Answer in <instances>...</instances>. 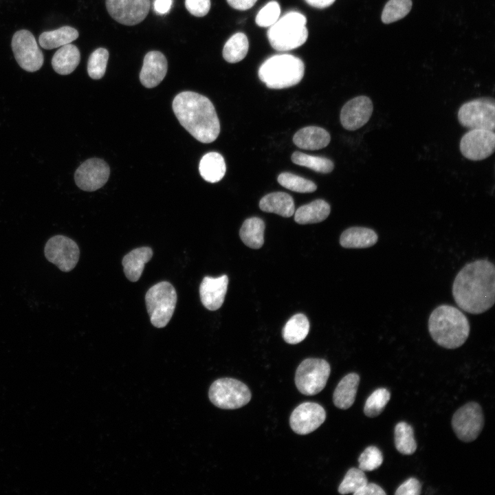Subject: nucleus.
I'll list each match as a JSON object with an SVG mask.
<instances>
[{
	"label": "nucleus",
	"mask_w": 495,
	"mask_h": 495,
	"mask_svg": "<svg viewBox=\"0 0 495 495\" xmlns=\"http://www.w3.org/2000/svg\"><path fill=\"white\" fill-rule=\"evenodd\" d=\"M309 330V322L307 316L302 314H297L286 322L282 335L287 343L296 344L305 340Z\"/></svg>",
	"instance_id": "nucleus-30"
},
{
	"label": "nucleus",
	"mask_w": 495,
	"mask_h": 495,
	"mask_svg": "<svg viewBox=\"0 0 495 495\" xmlns=\"http://www.w3.org/2000/svg\"><path fill=\"white\" fill-rule=\"evenodd\" d=\"M173 0H154L153 9L158 14L168 13L172 6Z\"/></svg>",
	"instance_id": "nucleus-44"
},
{
	"label": "nucleus",
	"mask_w": 495,
	"mask_h": 495,
	"mask_svg": "<svg viewBox=\"0 0 495 495\" xmlns=\"http://www.w3.org/2000/svg\"><path fill=\"white\" fill-rule=\"evenodd\" d=\"M280 8L278 2L272 1L264 6L256 14V23L262 28H270L280 18Z\"/></svg>",
	"instance_id": "nucleus-40"
},
{
	"label": "nucleus",
	"mask_w": 495,
	"mask_h": 495,
	"mask_svg": "<svg viewBox=\"0 0 495 495\" xmlns=\"http://www.w3.org/2000/svg\"><path fill=\"white\" fill-rule=\"evenodd\" d=\"M172 107L180 124L196 140L211 143L217 139L219 120L207 97L194 91H182L173 99Z\"/></svg>",
	"instance_id": "nucleus-2"
},
{
	"label": "nucleus",
	"mask_w": 495,
	"mask_h": 495,
	"mask_svg": "<svg viewBox=\"0 0 495 495\" xmlns=\"http://www.w3.org/2000/svg\"><path fill=\"white\" fill-rule=\"evenodd\" d=\"M78 32L71 26L44 32L39 36L38 43L45 50H52L71 43L78 37Z\"/></svg>",
	"instance_id": "nucleus-28"
},
{
	"label": "nucleus",
	"mask_w": 495,
	"mask_h": 495,
	"mask_svg": "<svg viewBox=\"0 0 495 495\" xmlns=\"http://www.w3.org/2000/svg\"><path fill=\"white\" fill-rule=\"evenodd\" d=\"M314 8L323 9L331 6L336 0H305Z\"/></svg>",
	"instance_id": "nucleus-46"
},
{
	"label": "nucleus",
	"mask_w": 495,
	"mask_h": 495,
	"mask_svg": "<svg viewBox=\"0 0 495 495\" xmlns=\"http://www.w3.org/2000/svg\"><path fill=\"white\" fill-rule=\"evenodd\" d=\"M305 73L302 60L292 54L274 55L260 66L259 79L270 89L288 88L299 83Z\"/></svg>",
	"instance_id": "nucleus-4"
},
{
	"label": "nucleus",
	"mask_w": 495,
	"mask_h": 495,
	"mask_svg": "<svg viewBox=\"0 0 495 495\" xmlns=\"http://www.w3.org/2000/svg\"><path fill=\"white\" fill-rule=\"evenodd\" d=\"M277 180L282 186L297 192H312L317 188L316 185L312 181L291 173H280Z\"/></svg>",
	"instance_id": "nucleus-35"
},
{
	"label": "nucleus",
	"mask_w": 495,
	"mask_h": 495,
	"mask_svg": "<svg viewBox=\"0 0 495 495\" xmlns=\"http://www.w3.org/2000/svg\"><path fill=\"white\" fill-rule=\"evenodd\" d=\"M14 58L24 70L33 72L43 65L44 57L33 34L27 30L16 32L12 39Z\"/></svg>",
	"instance_id": "nucleus-11"
},
{
	"label": "nucleus",
	"mask_w": 495,
	"mask_h": 495,
	"mask_svg": "<svg viewBox=\"0 0 495 495\" xmlns=\"http://www.w3.org/2000/svg\"><path fill=\"white\" fill-rule=\"evenodd\" d=\"M145 302L151 324L157 328L164 327L175 309L176 290L169 282H160L147 291Z\"/></svg>",
	"instance_id": "nucleus-6"
},
{
	"label": "nucleus",
	"mask_w": 495,
	"mask_h": 495,
	"mask_svg": "<svg viewBox=\"0 0 495 495\" xmlns=\"http://www.w3.org/2000/svg\"><path fill=\"white\" fill-rule=\"evenodd\" d=\"M153 254V250L149 247L138 248L126 254L122 261L126 277L131 282L138 281L145 264L151 260Z\"/></svg>",
	"instance_id": "nucleus-21"
},
{
	"label": "nucleus",
	"mask_w": 495,
	"mask_h": 495,
	"mask_svg": "<svg viewBox=\"0 0 495 495\" xmlns=\"http://www.w3.org/2000/svg\"><path fill=\"white\" fill-rule=\"evenodd\" d=\"M105 3L110 16L125 25L142 22L150 9V0H105Z\"/></svg>",
	"instance_id": "nucleus-14"
},
{
	"label": "nucleus",
	"mask_w": 495,
	"mask_h": 495,
	"mask_svg": "<svg viewBox=\"0 0 495 495\" xmlns=\"http://www.w3.org/2000/svg\"><path fill=\"white\" fill-rule=\"evenodd\" d=\"M330 373V365L325 360L305 359L296 371V388L303 395H316L324 388Z\"/></svg>",
	"instance_id": "nucleus-8"
},
{
	"label": "nucleus",
	"mask_w": 495,
	"mask_h": 495,
	"mask_svg": "<svg viewBox=\"0 0 495 495\" xmlns=\"http://www.w3.org/2000/svg\"><path fill=\"white\" fill-rule=\"evenodd\" d=\"M330 206L323 199H316L299 207L295 212L294 220L298 224H309L325 220L330 214Z\"/></svg>",
	"instance_id": "nucleus-26"
},
{
	"label": "nucleus",
	"mask_w": 495,
	"mask_h": 495,
	"mask_svg": "<svg viewBox=\"0 0 495 495\" xmlns=\"http://www.w3.org/2000/svg\"><path fill=\"white\" fill-rule=\"evenodd\" d=\"M457 118L459 123L469 129H482L494 131V98L483 97L463 103L459 109Z\"/></svg>",
	"instance_id": "nucleus-9"
},
{
	"label": "nucleus",
	"mask_w": 495,
	"mask_h": 495,
	"mask_svg": "<svg viewBox=\"0 0 495 495\" xmlns=\"http://www.w3.org/2000/svg\"><path fill=\"white\" fill-rule=\"evenodd\" d=\"M110 174L109 165L99 158H91L80 165L74 174L76 185L81 190L94 191L103 186Z\"/></svg>",
	"instance_id": "nucleus-15"
},
{
	"label": "nucleus",
	"mask_w": 495,
	"mask_h": 495,
	"mask_svg": "<svg viewBox=\"0 0 495 495\" xmlns=\"http://www.w3.org/2000/svg\"><path fill=\"white\" fill-rule=\"evenodd\" d=\"M452 293L459 307L472 314L489 310L495 300V267L488 260L468 263L456 275Z\"/></svg>",
	"instance_id": "nucleus-1"
},
{
	"label": "nucleus",
	"mask_w": 495,
	"mask_h": 495,
	"mask_svg": "<svg viewBox=\"0 0 495 495\" xmlns=\"http://www.w3.org/2000/svg\"><path fill=\"white\" fill-rule=\"evenodd\" d=\"M421 485L414 477H411L402 483L395 492V495H419L421 493Z\"/></svg>",
	"instance_id": "nucleus-42"
},
{
	"label": "nucleus",
	"mask_w": 495,
	"mask_h": 495,
	"mask_svg": "<svg viewBox=\"0 0 495 495\" xmlns=\"http://www.w3.org/2000/svg\"><path fill=\"white\" fill-rule=\"evenodd\" d=\"M359 468L362 471H373L377 469L383 462V455L375 446L367 447L358 458Z\"/></svg>",
	"instance_id": "nucleus-39"
},
{
	"label": "nucleus",
	"mask_w": 495,
	"mask_h": 495,
	"mask_svg": "<svg viewBox=\"0 0 495 495\" xmlns=\"http://www.w3.org/2000/svg\"><path fill=\"white\" fill-rule=\"evenodd\" d=\"M354 495H386V492L378 485L367 483L360 490L353 493Z\"/></svg>",
	"instance_id": "nucleus-43"
},
{
	"label": "nucleus",
	"mask_w": 495,
	"mask_h": 495,
	"mask_svg": "<svg viewBox=\"0 0 495 495\" xmlns=\"http://www.w3.org/2000/svg\"><path fill=\"white\" fill-rule=\"evenodd\" d=\"M108 59L109 52L105 48H98L91 54L87 63V72L92 79L98 80L103 77Z\"/></svg>",
	"instance_id": "nucleus-38"
},
{
	"label": "nucleus",
	"mask_w": 495,
	"mask_h": 495,
	"mask_svg": "<svg viewBox=\"0 0 495 495\" xmlns=\"http://www.w3.org/2000/svg\"><path fill=\"white\" fill-rule=\"evenodd\" d=\"M306 23V17L298 12L284 14L267 30L271 46L278 51H288L302 45L308 37Z\"/></svg>",
	"instance_id": "nucleus-5"
},
{
	"label": "nucleus",
	"mask_w": 495,
	"mask_h": 495,
	"mask_svg": "<svg viewBox=\"0 0 495 495\" xmlns=\"http://www.w3.org/2000/svg\"><path fill=\"white\" fill-rule=\"evenodd\" d=\"M484 417L481 406L474 402L465 404L453 415L452 426L456 437L462 441L471 442L481 433Z\"/></svg>",
	"instance_id": "nucleus-10"
},
{
	"label": "nucleus",
	"mask_w": 495,
	"mask_h": 495,
	"mask_svg": "<svg viewBox=\"0 0 495 495\" xmlns=\"http://www.w3.org/2000/svg\"><path fill=\"white\" fill-rule=\"evenodd\" d=\"M44 253L50 262L65 272H70L76 267L80 256L77 243L63 235L51 237L45 245Z\"/></svg>",
	"instance_id": "nucleus-12"
},
{
	"label": "nucleus",
	"mask_w": 495,
	"mask_h": 495,
	"mask_svg": "<svg viewBox=\"0 0 495 495\" xmlns=\"http://www.w3.org/2000/svg\"><path fill=\"white\" fill-rule=\"evenodd\" d=\"M390 398V392L384 388L374 390L366 400L364 412L368 417H375L381 414Z\"/></svg>",
	"instance_id": "nucleus-36"
},
{
	"label": "nucleus",
	"mask_w": 495,
	"mask_h": 495,
	"mask_svg": "<svg viewBox=\"0 0 495 495\" xmlns=\"http://www.w3.org/2000/svg\"><path fill=\"white\" fill-rule=\"evenodd\" d=\"M360 382L355 373L345 375L337 385L333 395L334 405L340 409H348L354 403Z\"/></svg>",
	"instance_id": "nucleus-23"
},
{
	"label": "nucleus",
	"mask_w": 495,
	"mask_h": 495,
	"mask_svg": "<svg viewBox=\"0 0 495 495\" xmlns=\"http://www.w3.org/2000/svg\"><path fill=\"white\" fill-rule=\"evenodd\" d=\"M378 235L373 229L354 226L345 230L340 237V244L345 248H366L374 245Z\"/></svg>",
	"instance_id": "nucleus-22"
},
{
	"label": "nucleus",
	"mask_w": 495,
	"mask_h": 495,
	"mask_svg": "<svg viewBox=\"0 0 495 495\" xmlns=\"http://www.w3.org/2000/svg\"><path fill=\"white\" fill-rule=\"evenodd\" d=\"M228 278L222 275L217 278L205 276L199 286L202 305L208 310L215 311L223 305L227 292Z\"/></svg>",
	"instance_id": "nucleus-18"
},
{
	"label": "nucleus",
	"mask_w": 495,
	"mask_h": 495,
	"mask_svg": "<svg viewBox=\"0 0 495 495\" xmlns=\"http://www.w3.org/2000/svg\"><path fill=\"white\" fill-rule=\"evenodd\" d=\"M167 69V60L161 52H148L144 58L140 80L145 87L153 88L163 80Z\"/></svg>",
	"instance_id": "nucleus-19"
},
{
	"label": "nucleus",
	"mask_w": 495,
	"mask_h": 495,
	"mask_svg": "<svg viewBox=\"0 0 495 495\" xmlns=\"http://www.w3.org/2000/svg\"><path fill=\"white\" fill-rule=\"evenodd\" d=\"M187 10L193 16H206L210 9V0H185Z\"/></svg>",
	"instance_id": "nucleus-41"
},
{
	"label": "nucleus",
	"mask_w": 495,
	"mask_h": 495,
	"mask_svg": "<svg viewBox=\"0 0 495 495\" xmlns=\"http://www.w3.org/2000/svg\"><path fill=\"white\" fill-rule=\"evenodd\" d=\"M228 3L234 9L246 10L251 8L257 0H226Z\"/></svg>",
	"instance_id": "nucleus-45"
},
{
	"label": "nucleus",
	"mask_w": 495,
	"mask_h": 495,
	"mask_svg": "<svg viewBox=\"0 0 495 495\" xmlns=\"http://www.w3.org/2000/svg\"><path fill=\"white\" fill-rule=\"evenodd\" d=\"M368 483L367 478L359 468H351L346 473L338 487L341 494H353Z\"/></svg>",
	"instance_id": "nucleus-37"
},
{
	"label": "nucleus",
	"mask_w": 495,
	"mask_h": 495,
	"mask_svg": "<svg viewBox=\"0 0 495 495\" xmlns=\"http://www.w3.org/2000/svg\"><path fill=\"white\" fill-rule=\"evenodd\" d=\"M201 176L206 182L216 183L225 175L226 166L223 156L217 152L205 154L199 164Z\"/></svg>",
	"instance_id": "nucleus-27"
},
{
	"label": "nucleus",
	"mask_w": 495,
	"mask_h": 495,
	"mask_svg": "<svg viewBox=\"0 0 495 495\" xmlns=\"http://www.w3.org/2000/svg\"><path fill=\"white\" fill-rule=\"evenodd\" d=\"M265 223L258 217L245 220L239 230L241 241L250 248L259 249L264 243Z\"/></svg>",
	"instance_id": "nucleus-29"
},
{
	"label": "nucleus",
	"mask_w": 495,
	"mask_h": 495,
	"mask_svg": "<svg viewBox=\"0 0 495 495\" xmlns=\"http://www.w3.org/2000/svg\"><path fill=\"white\" fill-rule=\"evenodd\" d=\"M326 412L322 406L314 402H304L292 412L289 424L294 432L298 434H307L323 424Z\"/></svg>",
	"instance_id": "nucleus-16"
},
{
	"label": "nucleus",
	"mask_w": 495,
	"mask_h": 495,
	"mask_svg": "<svg viewBox=\"0 0 495 495\" xmlns=\"http://www.w3.org/2000/svg\"><path fill=\"white\" fill-rule=\"evenodd\" d=\"M80 60L78 47L72 44L61 46L54 54L52 65L54 70L60 75H67L75 70Z\"/></svg>",
	"instance_id": "nucleus-25"
},
{
	"label": "nucleus",
	"mask_w": 495,
	"mask_h": 495,
	"mask_svg": "<svg viewBox=\"0 0 495 495\" xmlns=\"http://www.w3.org/2000/svg\"><path fill=\"white\" fill-rule=\"evenodd\" d=\"M494 131L474 129H470L461 138L459 148L461 154L472 161H480L494 152Z\"/></svg>",
	"instance_id": "nucleus-13"
},
{
	"label": "nucleus",
	"mask_w": 495,
	"mask_h": 495,
	"mask_svg": "<svg viewBox=\"0 0 495 495\" xmlns=\"http://www.w3.org/2000/svg\"><path fill=\"white\" fill-rule=\"evenodd\" d=\"M210 402L222 409H236L246 405L251 399V392L243 382L233 378L215 380L208 392Z\"/></svg>",
	"instance_id": "nucleus-7"
},
{
	"label": "nucleus",
	"mask_w": 495,
	"mask_h": 495,
	"mask_svg": "<svg viewBox=\"0 0 495 495\" xmlns=\"http://www.w3.org/2000/svg\"><path fill=\"white\" fill-rule=\"evenodd\" d=\"M248 49L247 36L243 32H237L226 42L223 48V57L228 63H238L245 57Z\"/></svg>",
	"instance_id": "nucleus-31"
},
{
	"label": "nucleus",
	"mask_w": 495,
	"mask_h": 495,
	"mask_svg": "<svg viewBox=\"0 0 495 495\" xmlns=\"http://www.w3.org/2000/svg\"><path fill=\"white\" fill-rule=\"evenodd\" d=\"M259 207L264 212L276 213L283 217H289L295 212L293 198L284 192L266 195L260 200Z\"/></svg>",
	"instance_id": "nucleus-24"
},
{
	"label": "nucleus",
	"mask_w": 495,
	"mask_h": 495,
	"mask_svg": "<svg viewBox=\"0 0 495 495\" xmlns=\"http://www.w3.org/2000/svg\"><path fill=\"white\" fill-rule=\"evenodd\" d=\"M373 111V102L366 96H359L346 102L340 111V120L342 126L355 131L368 122Z\"/></svg>",
	"instance_id": "nucleus-17"
},
{
	"label": "nucleus",
	"mask_w": 495,
	"mask_h": 495,
	"mask_svg": "<svg viewBox=\"0 0 495 495\" xmlns=\"http://www.w3.org/2000/svg\"><path fill=\"white\" fill-rule=\"evenodd\" d=\"M394 439L395 448L401 454L410 455L416 451L413 428L406 422L401 421L395 426Z\"/></svg>",
	"instance_id": "nucleus-32"
},
{
	"label": "nucleus",
	"mask_w": 495,
	"mask_h": 495,
	"mask_svg": "<svg viewBox=\"0 0 495 495\" xmlns=\"http://www.w3.org/2000/svg\"><path fill=\"white\" fill-rule=\"evenodd\" d=\"M411 8V0H389L383 9L382 21L388 24L400 20L409 13Z\"/></svg>",
	"instance_id": "nucleus-34"
},
{
	"label": "nucleus",
	"mask_w": 495,
	"mask_h": 495,
	"mask_svg": "<svg viewBox=\"0 0 495 495\" xmlns=\"http://www.w3.org/2000/svg\"><path fill=\"white\" fill-rule=\"evenodd\" d=\"M331 140L330 134L323 128L309 126L298 130L293 137V142L300 148L318 150L326 147Z\"/></svg>",
	"instance_id": "nucleus-20"
},
{
	"label": "nucleus",
	"mask_w": 495,
	"mask_h": 495,
	"mask_svg": "<svg viewBox=\"0 0 495 495\" xmlns=\"http://www.w3.org/2000/svg\"><path fill=\"white\" fill-rule=\"evenodd\" d=\"M292 161L297 165L321 173H331L334 168L333 162L327 157L309 155L300 151L293 153Z\"/></svg>",
	"instance_id": "nucleus-33"
},
{
	"label": "nucleus",
	"mask_w": 495,
	"mask_h": 495,
	"mask_svg": "<svg viewBox=\"0 0 495 495\" xmlns=\"http://www.w3.org/2000/svg\"><path fill=\"white\" fill-rule=\"evenodd\" d=\"M428 331L432 340L439 346L454 349L462 346L470 334L468 318L456 307L441 305L430 314Z\"/></svg>",
	"instance_id": "nucleus-3"
}]
</instances>
